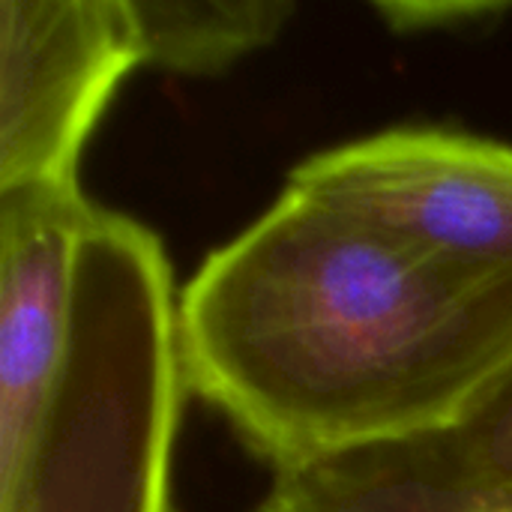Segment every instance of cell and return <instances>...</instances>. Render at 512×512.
Returning a JSON list of instances; mask_svg holds the SVG:
<instances>
[{
  "instance_id": "3",
  "label": "cell",
  "mask_w": 512,
  "mask_h": 512,
  "mask_svg": "<svg viewBox=\"0 0 512 512\" xmlns=\"http://www.w3.org/2000/svg\"><path fill=\"white\" fill-rule=\"evenodd\" d=\"M291 189L474 276H512V144L399 126L321 150Z\"/></svg>"
},
{
  "instance_id": "1",
  "label": "cell",
  "mask_w": 512,
  "mask_h": 512,
  "mask_svg": "<svg viewBox=\"0 0 512 512\" xmlns=\"http://www.w3.org/2000/svg\"><path fill=\"white\" fill-rule=\"evenodd\" d=\"M186 390L273 474L462 426L512 372V276L291 186L177 294Z\"/></svg>"
},
{
  "instance_id": "5",
  "label": "cell",
  "mask_w": 512,
  "mask_h": 512,
  "mask_svg": "<svg viewBox=\"0 0 512 512\" xmlns=\"http://www.w3.org/2000/svg\"><path fill=\"white\" fill-rule=\"evenodd\" d=\"M90 210L81 186L0 195V450L30 432L57 375Z\"/></svg>"
},
{
  "instance_id": "9",
  "label": "cell",
  "mask_w": 512,
  "mask_h": 512,
  "mask_svg": "<svg viewBox=\"0 0 512 512\" xmlns=\"http://www.w3.org/2000/svg\"><path fill=\"white\" fill-rule=\"evenodd\" d=\"M375 15L393 33H459L495 24L512 12L498 0H381Z\"/></svg>"
},
{
  "instance_id": "4",
  "label": "cell",
  "mask_w": 512,
  "mask_h": 512,
  "mask_svg": "<svg viewBox=\"0 0 512 512\" xmlns=\"http://www.w3.org/2000/svg\"><path fill=\"white\" fill-rule=\"evenodd\" d=\"M144 63L132 0H0V195L78 186V159Z\"/></svg>"
},
{
  "instance_id": "6",
  "label": "cell",
  "mask_w": 512,
  "mask_h": 512,
  "mask_svg": "<svg viewBox=\"0 0 512 512\" xmlns=\"http://www.w3.org/2000/svg\"><path fill=\"white\" fill-rule=\"evenodd\" d=\"M255 512H512V501L417 438L279 471Z\"/></svg>"
},
{
  "instance_id": "2",
  "label": "cell",
  "mask_w": 512,
  "mask_h": 512,
  "mask_svg": "<svg viewBox=\"0 0 512 512\" xmlns=\"http://www.w3.org/2000/svg\"><path fill=\"white\" fill-rule=\"evenodd\" d=\"M183 387L162 240L93 204L57 375L30 432L0 450V512H171Z\"/></svg>"
},
{
  "instance_id": "8",
  "label": "cell",
  "mask_w": 512,
  "mask_h": 512,
  "mask_svg": "<svg viewBox=\"0 0 512 512\" xmlns=\"http://www.w3.org/2000/svg\"><path fill=\"white\" fill-rule=\"evenodd\" d=\"M426 441L462 477L512 501V372L462 426Z\"/></svg>"
},
{
  "instance_id": "7",
  "label": "cell",
  "mask_w": 512,
  "mask_h": 512,
  "mask_svg": "<svg viewBox=\"0 0 512 512\" xmlns=\"http://www.w3.org/2000/svg\"><path fill=\"white\" fill-rule=\"evenodd\" d=\"M294 9L288 0H132L144 63L192 78L273 45Z\"/></svg>"
}]
</instances>
